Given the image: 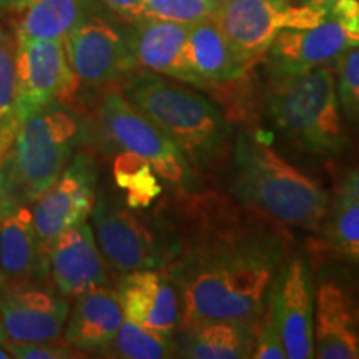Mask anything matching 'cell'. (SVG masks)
<instances>
[{
  "mask_svg": "<svg viewBox=\"0 0 359 359\" xmlns=\"http://www.w3.org/2000/svg\"><path fill=\"white\" fill-rule=\"evenodd\" d=\"M177 193L155 222L167 246L161 271L180 294V325L257 318L290 257L288 235L236 198Z\"/></svg>",
  "mask_w": 359,
  "mask_h": 359,
  "instance_id": "6da1fadb",
  "label": "cell"
},
{
  "mask_svg": "<svg viewBox=\"0 0 359 359\" xmlns=\"http://www.w3.org/2000/svg\"><path fill=\"white\" fill-rule=\"evenodd\" d=\"M122 93L177 143L198 175L230 160V118L198 92L138 69L122 82Z\"/></svg>",
  "mask_w": 359,
  "mask_h": 359,
  "instance_id": "7a4b0ae2",
  "label": "cell"
},
{
  "mask_svg": "<svg viewBox=\"0 0 359 359\" xmlns=\"http://www.w3.org/2000/svg\"><path fill=\"white\" fill-rule=\"evenodd\" d=\"M231 195L281 226L318 231L330 196L258 135L240 132L231 151Z\"/></svg>",
  "mask_w": 359,
  "mask_h": 359,
  "instance_id": "3957f363",
  "label": "cell"
},
{
  "mask_svg": "<svg viewBox=\"0 0 359 359\" xmlns=\"http://www.w3.org/2000/svg\"><path fill=\"white\" fill-rule=\"evenodd\" d=\"M87 133L82 116L65 102L27 115L0 165V201L32 206L57 182Z\"/></svg>",
  "mask_w": 359,
  "mask_h": 359,
  "instance_id": "277c9868",
  "label": "cell"
},
{
  "mask_svg": "<svg viewBox=\"0 0 359 359\" xmlns=\"http://www.w3.org/2000/svg\"><path fill=\"white\" fill-rule=\"evenodd\" d=\"M266 105L276 127L308 154L338 156L348 148L333 65L296 75H269Z\"/></svg>",
  "mask_w": 359,
  "mask_h": 359,
  "instance_id": "5b68a950",
  "label": "cell"
},
{
  "mask_svg": "<svg viewBox=\"0 0 359 359\" xmlns=\"http://www.w3.org/2000/svg\"><path fill=\"white\" fill-rule=\"evenodd\" d=\"M95 123L102 140L140 156L154 172L177 190L198 187L200 175L182 154L177 143L135 107L122 90H105L97 103Z\"/></svg>",
  "mask_w": 359,
  "mask_h": 359,
  "instance_id": "8992f818",
  "label": "cell"
},
{
  "mask_svg": "<svg viewBox=\"0 0 359 359\" xmlns=\"http://www.w3.org/2000/svg\"><path fill=\"white\" fill-rule=\"evenodd\" d=\"M314 286V358L359 359V263L326 258Z\"/></svg>",
  "mask_w": 359,
  "mask_h": 359,
  "instance_id": "52a82bcc",
  "label": "cell"
},
{
  "mask_svg": "<svg viewBox=\"0 0 359 359\" xmlns=\"http://www.w3.org/2000/svg\"><path fill=\"white\" fill-rule=\"evenodd\" d=\"M93 235L107 264L120 275L138 269H163L167 246L156 222L150 224L109 185L97 188L90 213Z\"/></svg>",
  "mask_w": 359,
  "mask_h": 359,
  "instance_id": "ba28073f",
  "label": "cell"
},
{
  "mask_svg": "<svg viewBox=\"0 0 359 359\" xmlns=\"http://www.w3.org/2000/svg\"><path fill=\"white\" fill-rule=\"evenodd\" d=\"M325 17L326 8L293 0H218L213 19L236 55L253 67L283 30L308 29Z\"/></svg>",
  "mask_w": 359,
  "mask_h": 359,
  "instance_id": "9c48e42d",
  "label": "cell"
},
{
  "mask_svg": "<svg viewBox=\"0 0 359 359\" xmlns=\"http://www.w3.org/2000/svg\"><path fill=\"white\" fill-rule=\"evenodd\" d=\"M72 70L90 88H109L122 83L138 70L130 29L93 12L64 39Z\"/></svg>",
  "mask_w": 359,
  "mask_h": 359,
  "instance_id": "30bf717a",
  "label": "cell"
},
{
  "mask_svg": "<svg viewBox=\"0 0 359 359\" xmlns=\"http://www.w3.org/2000/svg\"><path fill=\"white\" fill-rule=\"evenodd\" d=\"M98 163L90 151L72 156L57 182L32 203L35 236L48 268V250L62 231L88 219L97 198Z\"/></svg>",
  "mask_w": 359,
  "mask_h": 359,
  "instance_id": "8fae6325",
  "label": "cell"
},
{
  "mask_svg": "<svg viewBox=\"0 0 359 359\" xmlns=\"http://www.w3.org/2000/svg\"><path fill=\"white\" fill-rule=\"evenodd\" d=\"M15 83L20 123L48 103H69L80 82L67 58L64 40L15 42Z\"/></svg>",
  "mask_w": 359,
  "mask_h": 359,
  "instance_id": "7c38bea8",
  "label": "cell"
},
{
  "mask_svg": "<svg viewBox=\"0 0 359 359\" xmlns=\"http://www.w3.org/2000/svg\"><path fill=\"white\" fill-rule=\"evenodd\" d=\"M266 304L286 358H314L313 273L302 255H294L283 264L269 290Z\"/></svg>",
  "mask_w": 359,
  "mask_h": 359,
  "instance_id": "4fadbf2b",
  "label": "cell"
},
{
  "mask_svg": "<svg viewBox=\"0 0 359 359\" xmlns=\"http://www.w3.org/2000/svg\"><path fill=\"white\" fill-rule=\"evenodd\" d=\"M69 313L67 298L47 283H7L0 288V321L7 339H62Z\"/></svg>",
  "mask_w": 359,
  "mask_h": 359,
  "instance_id": "5bb4252c",
  "label": "cell"
},
{
  "mask_svg": "<svg viewBox=\"0 0 359 359\" xmlns=\"http://www.w3.org/2000/svg\"><path fill=\"white\" fill-rule=\"evenodd\" d=\"M48 278L64 298L110 286L107 262L87 222L62 231L48 250Z\"/></svg>",
  "mask_w": 359,
  "mask_h": 359,
  "instance_id": "9a60e30c",
  "label": "cell"
},
{
  "mask_svg": "<svg viewBox=\"0 0 359 359\" xmlns=\"http://www.w3.org/2000/svg\"><path fill=\"white\" fill-rule=\"evenodd\" d=\"M354 43L334 19L327 15L308 29H286L278 34L266 52L268 75L304 74L338 62Z\"/></svg>",
  "mask_w": 359,
  "mask_h": 359,
  "instance_id": "2e32d148",
  "label": "cell"
},
{
  "mask_svg": "<svg viewBox=\"0 0 359 359\" xmlns=\"http://www.w3.org/2000/svg\"><path fill=\"white\" fill-rule=\"evenodd\" d=\"M116 294L125 318L151 330L175 333L182 323V304L173 281L161 269H138L120 275Z\"/></svg>",
  "mask_w": 359,
  "mask_h": 359,
  "instance_id": "e0dca14e",
  "label": "cell"
},
{
  "mask_svg": "<svg viewBox=\"0 0 359 359\" xmlns=\"http://www.w3.org/2000/svg\"><path fill=\"white\" fill-rule=\"evenodd\" d=\"M130 25V39L138 69L200 88V80L188 57L190 25L154 19H142Z\"/></svg>",
  "mask_w": 359,
  "mask_h": 359,
  "instance_id": "ac0fdd59",
  "label": "cell"
},
{
  "mask_svg": "<svg viewBox=\"0 0 359 359\" xmlns=\"http://www.w3.org/2000/svg\"><path fill=\"white\" fill-rule=\"evenodd\" d=\"M123 320L125 314L115 290L105 286L88 291L75 298L65 323L64 341L80 354L100 356Z\"/></svg>",
  "mask_w": 359,
  "mask_h": 359,
  "instance_id": "d6986e66",
  "label": "cell"
},
{
  "mask_svg": "<svg viewBox=\"0 0 359 359\" xmlns=\"http://www.w3.org/2000/svg\"><path fill=\"white\" fill-rule=\"evenodd\" d=\"M0 269L7 283L50 281L39 250L30 205H15L0 212Z\"/></svg>",
  "mask_w": 359,
  "mask_h": 359,
  "instance_id": "ffe728a7",
  "label": "cell"
},
{
  "mask_svg": "<svg viewBox=\"0 0 359 359\" xmlns=\"http://www.w3.org/2000/svg\"><path fill=\"white\" fill-rule=\"evenodd\" d=\"M253 320H208L182 326L177 338V356L190 359L253 358L257 341Z\"/></svg>",
  "mask_w": 359,
  "mask_h": 359,
  "instance_id": "44dd1931",
  "label": "cell"
},
{
  "mask_svg": "<svg viewBox=\"0 0 359 359\" xmlns=\"http://www.w3.org/2000/svg\"><path fill=\"white\" fill-rule=\"evenodd\" d=\"M188 57L200 88H223L245 82L251 67L231 48L215 19L188 27Z\"/></svg>",
  "mask_w": 359,
  "mask_h": 359,
  "instance_id": "7402d4cb",
  "label": "cell"
},
{
  "mask_svg": "<svg viewBox=\"0 0 359 359\" xmlns=\"http://www.w3.org/2000/svg\"><path fill=\"white\" fill-rule=\"evenodd\" d=\"M93 0H27L15 22L13 39L64 40L88 15L97 12Z\"/></svg>",
  "mask_w": 359,
  "mask_h": 359,
  "instance_id": "603a6c76",
  "label": "cell"
},
{
  "mask_svg": "<svg viewBox=\"0 0 359 359\" xmlns=\"http://www.w3.org/2000/svg\"><path fill=\"white\" fill-rule=\"evenodd\" d=\"M100 356L120 359L177 358V339L172 333L151 330L125 318L115 338Z\"/></svg>",
  "mask_w": 359,
  "mask_h": 359,
  "instance_id": "cb8c5ba5",
  "label": "cell"
},
{
  "mask_svg": "<svg viewBox=\"0 0 359 359\" xmlns=\"http://www.w3.org/2000/svg\"><path fill=\"white\" fill-rule=\"evenodd\" d=\"M316 233L321 248L359 263V201L338 193Z\"/></svg>",
  "mask_w": 359,
  "mask_h": 359,
  "instance_id": "d4e9b609",
  "label": "cell"
},
{
  "mask_svg": "<svg viewBox=\"0 0 359 359\" xmlns=\"http://www.w3.org/2000/svg\"><path fill=\"white\" fill-rule=\"evenodd\" d=\"M20 118L17 114L15 39L0 24V165L12 147Z\"/></svg>",
  "mask_w": 359,
  "mask_h": 359,
  "instance_id": "484cf974",
  "label": "cell"
},
{
  "mask_svg": "<svg viewBox=\"0 0 359 359\" xmlns=\"http://www.w3.org/2000/svg\"><path fill=\"white\" fill-rule=\"evenodd\" d=\"M114 175L118 188L127 191L125 201L132 208L147 206L161 193V185L156 182L154 168L137 155L123 151V155L115 161Z\"/></svg>",
  "mask_w": 359,
  "mask_h": 359,
  "instance_id": "4316f807",
  "label": "cell"
},
{
  "mask_svg": "<svg viewBox=\"0 0 359 359\" xmlns=\"http://www.w3.org/2000/svg\"><path fill=\"white\" fill-rule=\"evenodd\" d=\"M218 0H143V19L193 25L213 19Z\"/></svg>",
  "mask_w": 359,
  "mask_h": 359,
  "instance_id": "83f0119b",
  "label": "cell"
},
{
  "mask_svg": "<svg viewBox=\"0 0 359 359\" xmlns=\"http://www.w3.org/2000/svg\"><path fill=\"white\" fill-rule=\"evenodd\" d=\"M336 88L344 118L359 127V45L349 48L338 60Z\"/></svg>",
  "mask_w": 359,
  "mask_h": 359,
  "instance_id": "f1b7e54d",
  "label": "cell"
},
{
  "mask_svg": "<svg viewBox=\"0 0 359 359\" xmlns=\"http://www.w3.org/2000/svg\"><path fill=\"white\" fill-rule=\"evenodd\" d=\"M4 349L11 358L19 359H72L83 356L70 348L64 339L55 341H12L7 339Z\"/></svg>",
  "mask_w": 359,
  "mask_h": 359,
  "instance_id": "f546056e",
  "label": "cell"
},
{
  "mask_svg": "<svg viewBox=\"0 0 359 359\" xmlns=\"http://www.w3.org/2000/svg\"><path fill=\"white\" fill-rule=\"evenodd\" d=\"M255 359H285L286 353L283 348L280 333L273 321L271 311L268 304L264 303V308L258 314L257 320V341H255Z\"/></svg>",
  "mask_w": 359,
  "mask_h": 359,
  "instance_id": "4dcf8cb0",
  "label": "cell"
},
{
  "mask_svg": "<svg viewBox=\"0 0 359 359\" xmlns=\"http://www.w3.org/2000/svg\"><path fill=\"white\" fill-rule=\"evenodd\" d=\"M327 15L334 19L354 45H359V0H336L326 7Z\"/></svg>",
  "mask_w": 359,
  "mask_h": 359,
  "instance_id": "1f68e13d",
  "label": "cell"
},
{
  "mask_svg": "<svg viewBox=\"0 0 359 359\" xmlns=\"http://www.w3.org/2000/svg\"><path fill=\"white\" fill-rule=\"evenodd\" d=\"M93 2L128 24L143 19V0H93Z\"/></svg>",
  "mask_w": 359,
  "mask_h": 359,
  "instance_id": "d6a6232c",
  "label": "cell"
},
{
  "mask_svg": "<svg viewBox=\"0 0 359 359\" xmlns=\"http://www.w3.org/2000/svg\"><path fill=\"white\" fill-rule=\"evenodd\" d=\"M338 193L359 201V168L351 170V172L344 175V178L341 180Z\"/></svg>",
  "mask_w": 359,
  "mask_h": 359,
  "instance_id": "836d02e7",
  "label": "cell"
},
{
  "mask_svg": "<svg viewBox=\"0 0 359 359\" xmlns=\"http://www.w3.org/2000/svg\"><path fill=\"white\" fill-rule=\"evenodd\" d=\"M25 4H27V0H0V8L17 13L24 8Z\"/></svg>",
  "mask_w": 359,
  "mask_h": 359,
  "instance_id": "e575fe53",
  "label": "cell"
},
{
  "mask_svg": "<svg viewBox=\"0 0 359 359\" xmlns=\"http://www.w3.org/2000/svg\"><path fill=\"white\" fill-rule=\"evenodd\" d=\"M336 2V0H298V4H304V6H311V7H320V8H326L327 6Z\"/></svg>",
  "mask_w": 359,
  "mask_h": 359,
  "instance_id": "d590c367",
  "label": "cell"
},
{
  "mask_svg": "<svg viewBox=\"0 0 359 359\" xmlns=\"http://www.w3.org/2000/svg\"><path fill=\"white\" fill-rule=\"evenodd\" d=\"M6 341H7V334H6V331H4L2 321H0V348H4V344H6Z\"/></svg>",
  "mask_w": 359,
  "mask_h": 359,
  "instance_id": "8d00e7d4",
  "label": "cell"
},
{
  "mask_svg": "<svg viewBox=\"0 0 359 359\" xmlns=\"http://www.w3.org/2000/svg\"><path fill=\"white\" fill-rule=\"evenodd\" d=\"M8 358H11V354H8L4 348H0V359H8Z\"/></svg>",
  "mask_w": 359,
  "mask_h": 359,
  "instance_id": "74e56055",
  "label": "cell"
},
{
  "mask_svg": "<svg viewBox=\"0 0 359 359\" xmlns=\"http://www.w3.org/2000/svg\"><path fill=\"white\" fill-rule=\"evenodd\" d=\"M6 285H7V280H6V276H4L2 269H0V288H2V286H6Z\"/></svg>",
  "mask_w": 359,
  "mask_h": 359,
  "instance_id": "f35d334b",
  "label": "cell"
}]
</instances>
